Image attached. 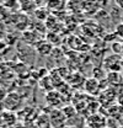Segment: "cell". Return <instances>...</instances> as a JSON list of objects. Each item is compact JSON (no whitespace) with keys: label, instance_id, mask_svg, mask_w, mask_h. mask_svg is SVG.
I'll list each match as a JSON object with an SVG mask.
<instances>
[{"label":"cell","instance_id":"2","mask_svg":"<svg viewBox=\"0 0 123 128\" xmlns=\"http://www.w3.org/2000/svg\"><path fill=\"white\" fill-rule=\"evenodd\" d=\"M102 68L105 70H107V73H110V72L121 73L122 72V58H121V56L112 53L111 56L105 57L104 63H102Z\"/></svg>","mask_w":123,"mask_h":128},{"label":"cell","instance_id":"4","mask_svg":"<svg viewBox=\"0 0 123 128\" xmlns=\"http://www.w3.org/2000/svg\"><path fill=\"white\" fill-rule=\"evenodd\" d=\"M50 118L52 128H64L66 126V118L63 114L62 110L59 108H52V111L48 113Z\"/></svg>","mask_w":123,"mask_h":128},{"label":"cell","instance_id":"3","mask_svg":"<svg viewBox=\"0 0 123 128\" xmlns=\"http://www.w3.org/2000/svg\"><path fill=\"white\" fill-rule=\"evenodd\" d=\"M118 94H120V92H117V91L114 90V88L108 86L107 89H105V90L101 91V94L98 95L97 101L100 102L101 106H104V107H110L111 104H112L114 100H117Z\"/></svg>","mask_w":123,"mask_h":128},{"label":"cell","instance_id":"31","mask_svg":"<svg viewBox=\"0 0 123 128\" xmlns=\"http://www.w3.org/2000/svg\"><path fill=\"white\" fill-rule=\"evenodd\" d=\"M84 128H90V127H88V126H85V127H84Z\"/></svg>","mask_w":123,"mask_h":128},{"label":"cell","instance_id":"19","mask_svg":"<svg viewBox=\"0 0 123 128\" xmlns=\"http://www.w3.org/2000/svg\"><path fill=\"white\" fill-rule=\"evenodd\" d=\"M59 40H60V37H59L57 33H54V32H53V33L50 32V33L47 34V41H48L49 43H52V44H59V43H60Z\"/></svg>","mask_w":123,"mask_h":128},{"label":"cell","instance_id":"14","mask_svg":"<svg viewBox=\"0 0 123 128\" xmlns=\"http://www.w3.org/2000/svg\"><path fill=\"white\" fill-rule=\"evenodd\" d=\"M62 112H63V114L65 116L66 121H68V120H72L73 117H75L78 114V111L74 105H66V106H64V107L62 108Z\"/></svg>","mask_w":123,"mask_h":128},{"label":"cell","instance_id":"28","mask_svg":"<svg viewBox=\"0 0 123 128\" xmlns=\"http://www.w3.org/2000/svg\"><path fill=\"white\" fill-rule=\"evenodd\" d=\"M64 128H78V127H74V126H68V124H66Z\"/></svg>","mask_w":123,"mask_h":128},{"label":"cell","instance_id":"9","mask_svg":"<svg viewBox=\"0 0 123 128\" xmlns=\"http://www.w3.org/2000/svg\"><path fill=\"white\" fill-rule=\"evenodd\" d=\"M34 127L36 128H52L50 118L48 113H40L37 114L34 120Z\"/></svg>","mask_w":123,"mask_h":128},{"label":"cell","instance_id":"29","mask_svg":"<svg viewBox=\"0 0 123 128\" xmlns=\"http://www.w3.org/2000/svg\"><path fill=\"white\" fill-rule=\"evenodd\" d=\"M121 76H122V82H123V70L121 72Z\"/></svg>","mask_w":123,"mask_h":128},{"label":"cell","instance_id":"27","mask_svg":"<svg viewBox=\"0 0 123 128\" xmlns=\"http://www.w3.org/2000/svg\"><path fill=\"white\" fill-rule=\"evenodd\" d=\"M4 111V105H2V102H0V113Z\"/></svg>","mask_w":123,"mask_h":128},{"label":"cell","instance_id":"18","mask_svg":"<svg viewBox=\"0 0 123 128\" xmlns=\"http://www.w3.org/2000/svg\"><path fill=\"white\" fill-rule=\"evenodd\" d=\"M111 50L113 54L121 56L122 54V41H114L111 44Z\"/></svg>","mask_w":123,"mask_h":128},{"label":"cell","instance_id":"8","mask_svg":"<svg viewBox=\"0 0 123 128\" xmlns=\"http://www.w3.org/2000/svg\"><path fill=\"white\" fill-rule=\"evenodd\" d=\"M63 98L64 97L59 94L58 90H53V91L46 92V102L52 108H57L58 106H60L62 102H63Z\"/></svg>","mask_w":123,"mask_h":128},{"label":"cell","instance_id":"16","mask_svg":"<svg viewBox=\"0 0 123 128\" xmlns=\"http://www.w3.org/2000/svg\"><path fill=\"white\" fill-rule=\"evenodd\" d=\"M49 9L44 6V8H37L34 11V16L40 20V21H47V18L49 17Z\"/></svg>","mask_w":123,"mask_h":128},{"label":"cell","instance_id":"12","mask_svg":"<svg viewBox=\"0 0 123 128\" xmlns=\"http://www.w3.org/2000/svg\"><path fill=\"white\" fill-rule=\"evenodd\" d=\"M85 76L82 75V74H80L79 72L76 73H74V74H72V80H70V82H69V85L72 86V88H81L84 84H85Z\"/></svg>","mask_w":123,"mask_h":128},{"label":"cell","instance_id":"1","mask_svg":"<svg viewBox=\"0 0 123 128\" xmlns=\"http://www.w3.org/2000/svg\"><path fill=\"white\" fill-rule=\"evenodd\" d=\"M2 105H4V110L12 112L18 111L22 106V96L17 92H9L5 100L2 101Z\"/></svg>","mask_w":123,"mask_h":128},{"label":"cell","instance_id":"7","mask_svg":"<svg viewBox=\"0 0 123 128\" xmlns=\"http://www.w3.org/2000/svg\"><path fill=\"white\" fill-rule=\"evenodd\" d=\"M86 121V126L90 128H106V122H107V117L100 114V113H94L90 114L85 118Z\"/></svg>","mask_w":123,"mask_h":128},{"label":"cell","instance_id":"13","mask_svg":"<svg viewBox=\"0 0 123 128\" xmlns=\"http://www.w3.org/2000/svg\"><path fill=\"white\" fill-rule=\"evenodd\" d=\"M18 8L22 12H31V11H36L37 9V4L33 1H24V2H18Z\"/></svg>","mask_w":123,"mask_h":128},{"label":"cell","instance_id":"25","mask_svg":"<svg viewBox=\"0 0 123 128\" xmlns=\"http://www.w3.org/2000/svg\"><path fill=\"white\" fill-rule=\"evenodd\" d=\"M116 5H117L121 10H123V0H116Z\"/></svg>","mask_w":123,"mask_h":128},{"label":"cell","instance_id":"23","mask_svg":"<svg viewBox=\"0 0 123 128\" xmlns=\"http://www.w3.org/2000/svg\"><path fill=\"white\" fill-rule=\"evenodd\" d=\"M9 92H6V90L2 88V86H0V102H2L4 100H5V97L8 95Z\"/></svg>","mask_w":123,"mask_h":128},{"label":"cell","instance_id":"26","mask_svg":"<svg viewBox=\"0 0 123 128\" xmlns=\"http://www.w3.org/2000/svg\"><path fill=\"white\" fill-rule=\"evenodd\" d=\"M15 128H27V127H25L24 124H16Z\"/></svg>","mask_w":123,"mask_h":128},{"label":"cell","instance_id":"32","mask_svg":"<svg viewBox=\"0 0 123 128\" xmlns=\"http://www.w3.org/2000/svg\"><path fill=\"white\" fill-rule=\"evenodd\" d=\"M0 128H1V127H0Z\"/></svg>","mask_w":123,"mask_h":128},{"label":"cell","instance_id":"24","mask_svg":"<svg viewBox=\"0 0 123 128\" xmlns=\"http://www.w3.org/2000/svg\"><path fill=\"white\" fill-rule=\"evenodd\" d=\"M116 102H117V105H120L121 107H123V91H121V92L118 94Z\"/></svg>","mask_w":123,"mask_h":128},{"label":"cell","instance_id":"20","mask_svg":"<svg viewBox=\"0 0 123 128\" xmlns=\"http://www.w3.org/2000/svg\"><path fill=\"white\" fill-rule=\"evenodd\" d=\"M121 123L118 120L112 118V117H107V122H106V128H120Z\"/></svg>","mask_w":123,"mask_h":128},{"label":"cell","instance_id":"15","mask_svg":"<svg viewBox=\"0 0 123 128\" xmlns=\"http://www.w3.org/2000/svg\"><path fill=\"white\" fill-rule=\"evenodd\" d=\"M40 85H41V88H43V89L46 90L47 92L56 90V89H54V85H53V82H52V80L49 78V75H46L44 78H41V79H40Z\"/></svg>","mask_w":123,"mask_h":128},{"label":"cell","instance_id":"6","mask_svg":"<svg viewBox=\"0 0 123 128\" xmlns=\"http://www.w3.org/2000/svg\"><path fill=\"white\" fill-rule=\"evenodd\" d=\"M84 91L90 96H97L101 94L102 88H101V82L95 78H89L86 79L84 84Z\"/></svg>","mask_w":123,"mask_h":128},{"label":"cell","instance_id":"22","mask_svg":"<svg viewBox=\"0 0 123 128\" xmlns=\"http://www.w3.org/2000/svg\"><path fill=\"white\" fill-rule=\"evenodd\" d=\"M114 34L117 36V38H120V40L123 41V22H120V24L116 26V28H114Z\"/></svg>","mask_w":123,"mask_h":128},{"label":"cell","instance_id":"21","mask_svg":"<svg viewBox=\"0 0 123 128\" xmlns=\"http://www.w3.org/2000/svg\"><path fill=\"white\" fill-rule=\"evenodd\" d=\"M65 4L64 2H47L46 6L49 9V10H53V11H59V10H62V8L64 6Z\"/></svg>","mask_w":123,"mask_h":128},{"label":"cell","instance_id":"10","mask_svg":"<svg viewBox=\"0 0 123 128\" xmlns=\"http://www.w3.org/2000/svg\"><path fill=\"white\" fill-rule=\"evenodd\" d=\"M106 80H107V82H108V86H111V88H116V86H120L121 84H123L121 73H116V72H110V73H107Z\"/></svg>","mask_w":123,"mask_h":128},{"label":"cell","instance_id":"17","mask_svg":"<svg viewBox=\"0 0 123 128\" xmlns=\"http://www.w3.org/2000/svg\"><path fill=\"white\" fill-rule=\"evenodd\" d=\"M107 76V73H105V69L104 68H95L94 72H92V78L97 79L98 81H101V79H106Z\"/></svg>","mask_w":123,"mask_h":128},{"label":"cell","instance_id":"30","mask_svg":"<svg viewBox=\"0 0 123 128\" xmlns=\"http://www.w3.org/2000/svg\"><path fill=\"white\" fill-rule=\"evenodd\" d=\"M122 54H123V41H122Z\"/></svg>","mask_w":123,"mask_h":128},{"label":"cell","instance_id":"5","mask_svg":"<svg viewBox=\"0 0 123 128\" xmlns=\"http://www.w3.org/2000/svg\"><path fill=\"white\" fill-rule=\"evenodd\" d=\"M17 118H18V116H17L16 112L4 110L0 113V127L1 128L14 127V126H16Z\"/></svg>","mask_w":123,"mask_h":128},{"label":"cell","instance_id":"11","mask_svg":"<svg viewBox=\"0 0 123 128\" xmlns=\"http://www.w3.org/2000/svg\"><path fill=\"white\" fill-rule=\"evenodd\" d=\"M36 50L38 52V54L46 57V56L52 54V52H53V44L49 43L48 41H42V42H40L36 46Z\"/></svg>","mask_w":123,"mask_h":128}]
</instances>
